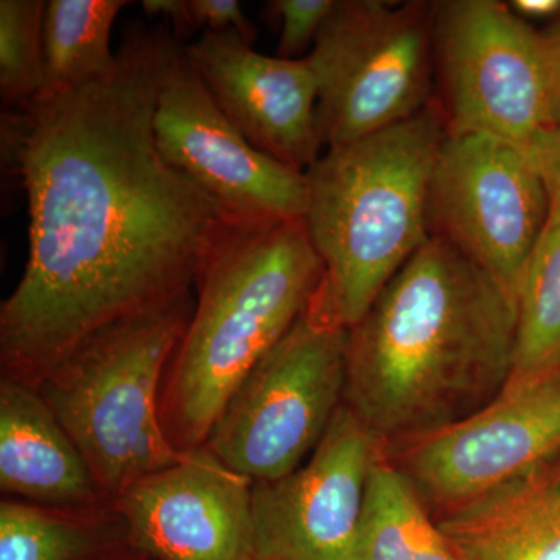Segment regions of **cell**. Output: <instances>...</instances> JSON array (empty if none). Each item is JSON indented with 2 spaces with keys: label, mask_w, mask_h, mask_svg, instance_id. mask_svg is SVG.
<instances>
[{
  "label": "cell",
  "mask_w": 560,
  "mask_h": 560,
  "mask_svg": "<svg viewBox=\"0 0 560 560\" xmlns=\"http://www.w3.org/2000/svg\"><path fill=\"white\" fill-rule=\"evenodd\" d=\"M438 525L458 560H560V481L529 471L445 511Z\"/></svg>",
  "instance_id": "9a60e30c"
},
{
  "label": "cell",
  "mask_w": 560,
  "mask_h": 560,
  "mask_svg": "<svg viewBox=\"0 0 560 560\" xmlns=\"http://www.w3.org/2000/svg\"><path fill=\"white\" fill-rule=\"evenodd\" d=\"M537 167L550 195V221L560 220V130L552 132L539 156Z\"/></svg>",
  "instance_id": "cb8c5ba5"
},
{
  "label": "cell",
  "mask_w": 560,
  "mask_h": 560,
  "mask_svg": "<svg viewBox=\"0 0 560 560\" xmlns=\"http://www.w3.org/2000/svg\"><path fill=\"white\" fill-rule=\"evenodd\" d=\"M547 50L548 77H550L551 110L555 131L560 130V16L550 31L541 33Z\"/></svg>",
  "instance_id": "d4e9b609"
},
{
  "label": "cell",
  "mask_w": 560,
  "mask_h": 560,
  "mask_svg": "<svg viewBox=\"0 0 560 560\" xmlns=\"http://www.w3.org/2000/svg\"><path fill=\"white\" fill-rule=\"evenodd\" d=\"M512 10L522 20H545L560 16V0H515Z\"/></svg>",
  "instance_id": "484cf974"
},
{
  "label": "cell",
  "mask_w": 560,
  "mask_h": 560,
  "mask_svg": "<svg viewBox=\"0 0 560 560\" xmlns=\"http://www.w3.org/2000/svg\"><path fill=\"white\" fill-rule=\"evenodd\" d=\"M422 3L337 0L307 60L326 149L368 138L429 105L431 20Z\"/></svg>",
  "instance_id": "52a82bcc"
},
{
  "label": "cell",
  "mask_w": 560,
  "mask_h": 560,
  "mask_svg": "<svg viewBox=\"0 0 560 560\" xmlns=\"http://www.w3.org/2000/svg\"><path fill=\"white\" fill-rule=\"evenodd\" d=\"M173 43L136 22L106 79L2 113V156L31 220L24 275L0 307L7 377L36 386L94 331L190 296L242 230L158 150Z\"/></svg>",
  "instance_id": "6da1fadb"
},
{
  "label": "cell",
  "mask_w": 560,
  "mask_h": 560,
  "mask_svg": "<svg viewBox=\"0 0 560 560\" xmlns=\"http://www.w3.org/2000/svg\"><path fill=\"white\" fill-rule=\"evenodd\" d=\"M335 2L337 0H275L267 3V10L282 21L276 57L283 60L307 57Z\"/></svg>",
  "instance_id": "603a6c76"
},
{
  "label": "cell",
  "mask_w": 560,
  "mask_h": 560,
  "mask_svg": "<svg viewBox=\"0 0 560 560\" xmlns=\"http://www.w3.org/2000/svg\"><path fill=\"white\" fill-rule=\"evenodd\" d=\"M385 448L342 405L296 470L250 492L253 560H357L372 467Z\"/></svg>",
  "instance_id": "7c38bea8"
},
{
  "label": "cell",
  "mask_w": 560,
  "mask_h": 560,
  "mask_svg": "<svg viewBox=\"0 0 560 560\" xmlns=\"http://www.w3.org/2000/svg\"><path fill=\"white\" fill-rule=\"evenodd\" d=\"M349 329L308 312L246 375L205 448L250 482L301 467L342 407Z\"/></svg>",
  "instance_id": "8992f818"
},
{
  "label": "cell",
  "mask_w": 560,
  "mask_h": 560,
  "mask_svg": "<svg viewBox=\"0 0 560 560\" xmlns=\"http://www.w3.org/2000/svg\"><path fill=\"white\" fill-rule=\"evenodd\" d=\"M357 560H458L422 497L386 452L368 482Z\"/></svg>",
  "instance_id": "e0dca14e"
},
{
  "label": "cell",
  "mask_w": 560,
  "mask_h": 560,
  "mask_svg": "<svg viewBox=\"0 0 560 560\" xmlns=\"http://www.w3.org/2000/svg\"><path fill=\"white\" fill-rule=\"evenodd\" d=\"M190 65L250 145L305 173L318 162V80L307 57H267L235 32H202L184 46Z\"/></svg>",
  "instance_id": "4fadbf2b"
},
{
  "label": "cell",
  "mask_w": 560,
  "mask_h": 560,
  "mask_svg": "<svg viewBox=\"0 0 560 560\" xmlns=\"http://www.w3.org/2000/svg\"><path fill=\"white\" fill-rule=\"evenodd\" d=\"M0 486L51 504H83L97 485L72 438L32 383L0 385Z\"/></svg>",
  "instance_id": "2e32d148"
},
{
  "label": "cell",
  "mask_w": 560,
  "mask_h": 560,
  "mask_svg": "<svg viewBox=\"0 0 560 560\" xmlns=\"http://www.w3.org/2000/svg\"><path fill=\"white\" fill-rule=\"evenodd\" d=\"M560 453V371L510 382L469 418L397 448L396 466L423 501L458 506Z\"/></svg>",
  "instance_id": "8fae6325"
},
{
  "label": "cell",
  "mask_w": 560,
  "mask_h": 560,
  "mask_svg": "<svg viewBox=\"0 0 560 560\" xmlns=\"http://www.w3.org/2000/svg\"><path fill=\"white\" fill-rule=\"evenodd\" d=\"M323 264L304 220L242 228L198 280L161 399L175 447H205L232 394L312 307Z\"/></svg>",
  "instance_id": "3957f363"
},
{
  "label": "cell",
  "mask_w": 560,
  "mask_h": 560,
  "mask_svg": "<svg viewBox=\"0 0 560 560\" xmlns=\"http://www.w3.org/2000/svg\"><path fill=\"white\" fill-rule=\"evenodd\" d=\"M431 235L480 265L517 300L550 221L536 162L503 140L447 130L430 183Z\"/></svg>",
  "instance_id": "9c48e42d"
},
{
  "label": "cell",
  "mask_w": 560,
  "mask_h": 560,
  "mask_svg": "<svg viewBox=\"0 0 560 560\" xmlns=\"http://www.w3.org/2000/svg\"><path fill=\"white\" fill-rule=\"evenodd\" d=\"M43 0H0V97L3 110L35 101L44 88Z\"/></svg>",
  "instance_id": "ffe728a7"
},
{
  "label": "cell",
  "mask_w": 560,
  "mask_h": 560,
  "mask_svg": "<svg viewBox=\"0 0 560 560\" xmlns=\"http://www.w3.org/2000/svg\"><path fill=\"white\" fill-rule=\"evenodd\" d=\"M517 346L510 382L560 371V220L548 221L517 294Z\"/></svg>",
  "instance_id": "d6986e66"
},
{
  "label": "cell",
  "mask_w": 560,
  "mask_h": 560,
  "mask_svg": "<svg viewBox=\"0 0 560 560\" xmlns=\"http://www.w3.org/2000/svg\"><path fill=\"white\" fill-rule=\"evenodd\" d=\"M153 131L162 158L194 180L237 226L304 220L305 173L250 145L213 101L176 40L162 68Z\"/></svg>",
  "instance_id": "30bf717a"
},
{
  "label": "cell",
  "mask_w": 560,
  "mask_h": 560,
  "mask_svg": "<svg viewBox=\"0 0 560 560\" xmlns=\"http://www.w3.org/2000/svg\"><path fill=\"white\" fill-rule=\"evenodd\" d=\"M249 560H253V559H249Z\"/></svg>",
  "instance_id": "4316f807"
},
{
  "label": "cell",
  "mask_w": 560,
  "mask_h": 560,
  "mask_svg": "<svg viewBox=\"0 0 560 560\" xmlns=\"http://www.w3.org/2000/svg\"><path fill=\"white\" fill-rule=\"evenodd\" d=\"M90 534L77 523L25 506H0V560H70L91 547Z\"/></svg>",
  "instance_id": "44dd1931"
},
{
  "label": "cell",
  "mask_w": 560,
  "mask_h": 560,
  "mask_svg": "<svg viewBox=\"0 0 560 560\" xmlns=\"http://www.w3.org/2000/svg\"><path fill=\"white\" fill-rule=\"evenodd\" d=\"M433 43L447 130L490 136L536 162L555 132L541 33L497 0H452L434 14Z\"/></svg>",
  "instance_id": "ba28073f"
},
{
  "label": "cell",
  "mask_w": 560,
  "mask_h": 560,
  "mask_svg": "<svg viewBox=\"0 0 560 560\" xmlns=\"http://www.w3.org/2000/svg\"><path fill=\"white\" fill-rule=\"evenodd\" d=\"M127 5V0H49L46 3L40 95L81 90L114 72L117 51L110 50V32Z\"/></svg>",
  "instance_id": "ac0fdd59"
},
{
  "label": "cell",
  "mask_w": 560,
  "mask_h": 560,
  "mask_svg": "<svg viewBox=\"0 0 560 560\" xmlns=\"http://www.w3.org/2000/svg\"><path fill=\"white\" fill-rule=\"evenodd\" d=\"M447 121L427 106L368 138L331 147L305 172L304 223L323 264L312 304L352 329L431 237L430 183Z\"/></svg>",
  "instance_id": "277c9868"
},
{
  "label": "cell",
  "mask_w": 560,
  "mask_h": 560,
  "mask_svg": "<svg viewBox=\"0 0 560 560\" xmlns=\"http://www.w3.org/2000/svg\"><path fill=\"white\" fill-rule=\"evenodd\" d=\"M517 300L431 235L349 329L345 405L390 451L469 418L511 381Z\"/></svg>",
  "instance_id": "7a4b0ae2"
},
{
  "label": "cell",
  "mask_w": 560,
  "mask_h": 560,
  "mask_svg": "<svg viewBox=\"0 0 560 560\" xmlns=\"http://www.w3.org/2000/svg\"><path fill=\"white\" fill-rule=\"evenodd\" d=\"M142 10L149 16H162L172 22L176 43L197 32H235L253 46L256 27L243 14L237 0H143Z\"/></svg>",
  "instance_id": "7402d4cb"
},
{
  "label": "cell",
  "mask_w": 560,
  "mask_h": 560,
  "mask_svg": "<svg viewBox=\"0 0 560 560\" xmlns=\"http://www.w3.org/2000/svg\"><path fill=\"white\" fill-rule=\"evenodd\" d=\"M253 482L201 447L120 497L136 539L161 560H249Z\"/></svg>",
  "instance_id": "5bb4252c"
},
{
  "label": "cell",
  "mask_w": 560,
  "mask_h": 560,
  "mask_svg": "<svg viewBox=\"0 0 560 560\" xmlns=\"http://www.w3.org/2000/svg\"><path fill=\"white\" fill-rule=\"evenodd\" d=\"M194 313L190 296L94 331L36 383L98 489L120 497L190 452L173 445L160 385Z\"/></svg>",
  "instance_id": "5b68a950"
}]
</instances>
